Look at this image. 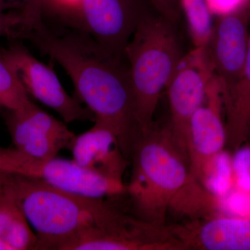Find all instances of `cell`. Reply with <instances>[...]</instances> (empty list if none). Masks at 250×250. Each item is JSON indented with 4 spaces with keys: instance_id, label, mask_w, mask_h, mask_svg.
Here are the masks:
<instances>
[{
    "instance_id": "obj_1",
    "label": "cell",
    "mask_w": 250,
    "mask_h": 250,
    "mask_svg": "<svg viewBox=\"0 0 250 250\" xmlns=\"http://www.w3.org/2000/svg\"><path fill=\"white\" fill-rule=\"evenodd\" d=\"M20 36L58 62L71 79L79 99L116 136L129 160L141 132L135 115L129 66L104 50L92 37L59 35L41 16L28 23Z\"/></svg>"
},
{
    "instance_id": "obj_2",
    "label": "cell",
    "mask_w": 250,
    "mask_h": 250,
    "mask_svg": "<svg viewBox=\"0 0 250 250\" xmlns=\"http://www.w3.org/2000/svg\"><path fill=\"white\" fill-rule=\"evenodd\" d=\"M130 159L132 172L126 192L138 218L164 226L171 204L190 181L188 159L169 126L156 130L154 125L138 140Z\"/></svg>"
},
{
    "instance_id": "obj_3",
    "label": "cell",
    "mask_w": 250,
    "mask_h": 250,
    "mask_svg": "<svg viewBox=\"0 0 250 250\" xmlns=\"http://www.w3.org/2000/svg\"><path fill=\"white\" fill-rule=\"evenodd\" d=\"M6 192L35 230L39 250H59L108 205L103 199L77 195L18 174L6 173Z\"/></svg>"
},
{
    "instance_id": "obj_4",
    "label": "cell",
    "mask_w": 250,
    "mask_h": 250,
    "mask_svg": "<svg viewBox=\"0 0 250 250\" xmlns=\"http://www.w3.org/2000/svg\"><path fill=\"white\" fill-rule=\"evenodd\" d=\"M135 115L141 135L152 128L161 94L167 88L183 56L165 18L142 16L126 46Z\"/></svg>"
},
{
    "instance_id": "obj_5",
    "label": "cell",
    "mask_w": 250,
    "mask_h": 250,
    "mask_svg": "<svg viewBox=\"0 0 250 250\" xmlns=\"http://www.w3.org/2000/svg\"><path fill=\"white\" fill-rule=\"evenodd\" d=\"M59 250H184L168 227L132 218L108 206Z\"/></svg>"
},
{
    "instance_id": "obj_6",
    "label": "cell",
    "mask_w": 250,
    "mask_h": 250,
    "mask_svg": "<svg viewBox=\"0 0 250 250\" xmlns=\"http://www.w3.org/2000/svg\"><path fill=\"white\" fill-rule=\"evenodd\" d=\"M0 171L25 176L83 196L103 199L126 192L123 182L105 178L81 167L75 161L37 159L16 148L0 147Z\"/></svg>"
},
{
    "instance_id": "obj_7",
    "label": "cell",
    "mask_w": 250,
    "mask_h": 250,
    "mask_svg": "<svg viewBox=\"0 0 250 250\" xmlns=\"http://www.w3.org/2000/svg\"><path fill=\"white\" fill-rule=\"evenodd\" d=\"M213 77L207 47H194L181 59L167 87L171 113L169 127L174 142L188 159L190 120L205 103Z\"/></svg>"
},
{
    "instance_id": "obj_8",
    "label": "cell",
    "mask_w": 250,
    "mask_h": 250,
    "mask_svg": "<svg viewBox=\"0 0 250 250\" xmlns=\"http://www.w3.org/2000/svg\"><path fill=\"white\" fill-rule=\"evenodd\" d=\"M249 14L244 7L218 16L207 47L213 73L220 84L223 103L241 80L248 53Z\"/></svg>"
},
{
    "instance_id": "obj_9",
    "label": "cell",
    "mask_w": 250,
    "mask_h": 250,
    "mask_svg": "<svg viewBox=\"0 0 250 250\" xmlns=\"http://www.w3.org/2000/svg\"><path fill=\"white\" fill-rule=\"evenodd\" d=\"M4 54L28 94L58 113L65 123L95 121L93 113L67 94L55 72L24 46H11Z\"/></svg>"
},
{
    "instance_id": "obj_10",
    "label": "cell",
    "mask_w": 250,
    "mask_h": 250,
    "mask_svg": "<svg viewBox=\"0 0 250 250\" xmlns=\"http://www.w3.org/2000/svg\"><path fill=\"white\" fill-rule=\"evenodd\" d=\"M6 126L15 147L37 159L56 157L70 149L76 135L63 122L42 111L32 102L18 111H9Z\"/></svg>"
},
{
    "instance_id": "obj_11",
    "label": "cell",
    "mask_w": 250,
    "mask_h": 250,
    "mask_svg": "<svg viewBox=\"0 0 250 250\" xmlns=\"http://www.w3.org/2000/svg\"><path fill=\"white\" fill-rule=\"evenodd\" d=\"M205 102L190 120L188 142L190 176L198 182L210 161L226 147V129L221 114L223 97L215 75L208 85Z\"/></svg>"
},
{
    "instance_id": "obj_12",
    "label": "cell",
    "mask_w": 250,
    "mask_h": 250,
    "mask_svg": "<svg viewBox=\"0 0 250 250\" xmlns=\"http://www.w3.org/2000/svg\"><path fill=\"white\" fill-rule=\"evenodd\" d=\"M77 6L82 24L97 43L124 58L125 47L143 16L127 0H79Z\"/></svg>"
},
{
    "instance_id": "obj_13",
    "label": "cell",
    "mask_w": 250,
    "mask_h": 250,
    "mask_svg": "<svg viewBox=\"0 0 250 250\" xmlns=\"http://www.w3.org/2000/svg\"><path fill=\"white\" fill-rule=\"evenodd\" d=\"M168 228L185 250H250V219L215 215Z\"/></svg>"
},
{
    "instance_id": "obj_14",
    "label": "cell",
    "mask_w": 250,
    "mask_h": 250,
    "mask_svg": "<svg viewBox=\"0 0 250 250\" xmlns=\"http://www.w3.org/2000/svg\"><path fill=\"white\" fill-rule=\"evenodd\" d=\"M94 122L93 127L75 136L70 149L73 161L94 174L123 182L128 159L111 130L100 121Z\"/></svg>"
},
{
    "instance_id": "obj_15",
    "label": "cell",
    "mask_w": 250,
    "mask_h": 250,
    "mask_svg": "<svg viewBox=\"0 0 250 250\" xmlns=\"http://www.w3.org/2000/svg\"><path fill=\"white\" fill-rule=\"evenodd\" d=\"M223 105L226 113L227 142L230 147H241L250 134V34L243 75Z\"/></svg>"
},
{
    "instance_id": "obj_16",
    "label": "cell",
    "mask_w": 250,
    "mask_h": 250,
    "mask_svg": "<svg viewBox=\"0 0 250 250\" xmlns=\"http://www.w3.org/2000/svg\"><path fill=\"white\" fill-rule=\"evenodd\" d=\"M0 238L13 250H36L38 238L14 197H0Z\"/></svg>"
},
{
    "instance_id": "obj_17",
    "label": "cell",
    "mask_w": 250,
    "mask_h": 250,
    "mask_svg": "<svg viewBox=\"0 0 250 250\" xmlns=\"http://www.w3.org/2000/svg\"><path fill=\"white\" fill-rule=\"evenodd\" d=\"M31 103L17 73L0 49V103L9 111L22 109Z\"/></svg>"
},
{
    "instance_id": "obj_18",
    "label": "cell",
    "mask_w": 250,
    "mask_h": 250,
    "mask_svg": "<svg viewBox=\"0 0 250 250\" xmlns=\"http://www.w3.org/2000/svg\"><path fill=\"white\" fill-rule=\"evenodd\" d=\"M195 47H207L213 24L206 0H181Z\"/></svg>"
},
{
    "instance_id": "obj_19",
    "label": "cell",
    "mask_w": 250,
    "mask_h": 250,
    "mask_svg": "<svg viewBox=\"0 0 250 250\" xmlns=\"http://www.w3.org/2000/svg\"><path fill=\"white\" fill-rule=\"evenodd\" d=\"M199 183L215 196L225 197L233 187L229 154L223 150L215 156L204 170Z\"/></svg>"
},
{
    "instance_id": "obj_20",
    "label": "cell",
    "mask_w": 250,
    "mask_h": 250,
    "mask_svg": "<svg viewBox=\"0 0 250 250\" xmlns=\"http://www.w3.org/2000/svg\"><path fill=\"white\" fill-rule=\"evenodd\" d=\"M233 187L250 192V146H243L231 159Z\"/></svg>"
},
{
    "instance_id": "obj_21",
    "label": "cell",
    "mask_w": 250,
    "mask_h": 250,
    "mask_svg": "<svg viewBox=\"0 0 250 250\" xmlns=\"http://www.w3.org/2000/svg\"><path fill=\"white\" fill-rule=\"evenodd\" d=\"M224 208L238 218L250 219V192L234 187L222 197Z\"/></svg>"
},
{
    "instance_id": "obj_22",
    "label": "cell",
    "mask_w": 250,
    "mask_h": 250,
    "mask_svg": "<svg viewBox=\"0 0 250 250\" xmlns=\"http://www.w3.org/2000/svg\"><path fill=\"white\" fill-rule=\"evenodd\" d=\"M6 8L0 4V36H16L22 22L20 11L6 12Z\"/></svg>"
},
{
    "instance_id": "obj_23",
    "label": "cell",
    "mask_w": 250,
    "mask_h": 250,
    "mask_svg": "<svg viewBox=\"0 0 250 250\" xmlns=\"http://www.w3.org/2000/svg\"><path fill=\"white\" fill-rule=\"evenodd\" d=\"M161 17L172 24H176L179 18L178 0H149Z\"/></svg>"
},
{
    "instance_id": "obj_24",
    "label": "cell",
    "mask_w": 250,
    "mask_h": 250,
    "mask_svg": "<svg viewBox=\"0 0 250 250\" xmlns=\"http://www.w3.org/2000/svg\"><path fill=\"white\" fill-rule=\"evenodd\" d=\"M212 15L222 16L238 9L243 0H206Z\"/></svg>"
},
{
    "instance_id": "obj_25",
    "label": "cell",
    "mask_w": 250,
    "mask_h": 250,
    "mask_svg": "<svg viewBox=\"0 0 250 250\" xmlns=\"http://www.w3.org/2000/svg\"><path fill=\"white\" fill-rule=\"evenodd\" d=\"M22 9L24 6H27L28 4H31L32 3L42 2V0H22ZM10 1H16V5L18 4V0H0V4H2L6 8L9 6L10 3H11Z\"/></svg>"
},
{
    "instance_id": "obj_26",
    "label": "cell",
    "mask_w": 250,
    "mask_h": 250,
    "mask_svg": "<svg viewBox=\"0 0 250 250\" xmlns=\"http://www.w3.org/2000/svg\"><path fill=\"white\" fill-rule=\"evenodd\" d=\"M6 192V174L0 171V197Z\"/></svg>"
},
{
    "instance_id": "obj_27",
    "label": "cell",
    "mask_w": 250,
    "mask_h": 250,
    "mask_svg": "<svg viewBox=\"0 0 250 250\" xmlns=\"http://www.w3.org/2000/svg\"><path fill=\"white\" fill-rule=\"evenodd\" d=\"M0 250H13V248L4 240L0 238Z\"/></svg>"
},
{
    "instance_id": "obj_28",
    "label": "cell",
    "mask_w": 250,
    "mask_h": 250,
    "mask_svg": "<svg viewBox=\"0 0 250 250\" xmlns=\"http://www.w3.org/2000/svg\"><path fill=\"white\" fill-rule=\"evenodd\" d=\"M1 106H1V103H0V107H1Z\"/></svg>"
},
{
    "instance_id": "obj_29",
    "label": "cell",
    "mask_w": 250,
    "mask_h": 250,
    "mask_svg": "<svg viewBox=\"0 0 250 250\" xmlns=\"http://www.w3.org/2000/svg\"><path fill=\"white\" fill-rule=\"evenodd\" d=\"M250 134L249 139H248V141H250Z\"/></svg>"
}]
</instances>
